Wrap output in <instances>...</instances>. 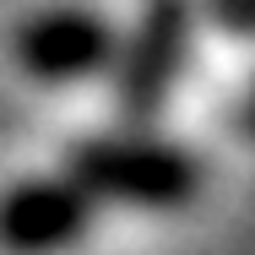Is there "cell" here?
I'll use <instances>...</instances> for the list:
<instances>
[{"instance_id": "obj_1", "label": "cell", "mask_w": 255, "mask_h": 255, "mask_svg": "<svg viewBox=\"0 0 255 255\" xmlns=\"http://www.w3.org/2000/svg\"><path fill=\"white\" fill-rule=\"evenodd\" d=\"M93 201L136 206V212H179L201 196V157L147 125L93 130L65 141V168Z\"/></svg>"}, {"instance_id": "obj_2", "label": "cell", "mask_w": 255, "mask_h": 255, "mask_svg": "<svg viewBox=\"0 0 255 255\" xmlns=\"http://www.w3.org/2000/svg\"><path fill=\"white\" fill-rule=\"evenodd\" d=\"M196 22H201L196 0H141L136 22L114 38L109 93H114V114L125 125L157 120L168 98L179 93L190 54H196Z\"/></svg>"}, {"instance_id": "obj_3", "label": "cell", "mask_w": 255, "mask_h": 255, "mask_svg": "<svg viewBox=\"0 0 255 255\" xmlns=\"http://www.w3.org/2000/svg\"><path fill=\"white\" fill-rule=\"evenodd\" d=\"M114 22L93 5H44L33 16L16 22L11 33V60L22 76L44 82V87H71L103 76L114 60Z\"/></svg>"}, {"instance_id": "obj_4", "label": "cell", "mask_w": 255, "mask_h": 255, "mask_svg": "<svg viewBox=\"0 0 255 255\" xmlns=\"http://www.w3.org/2000/svg\"><path fill=\"white\" fill-rule=\"evenodd\" d=\"M98 201L71 174H22L0 190V255H60L93 234Z\"/></svg>"}, {"instance_id": "obj_5", "label": "cell", "mask_w": 255, "mask_h": 255, "mask_svg": "<svg viewBox=\"0 0 255 255\" xmlns=\"http://www.w3.org/2000/svg\"><path fill=\"white\" fill-rule=\"evenodd\" d=\"M250 11H255V0H206V16L223 27V33H250Z\"/></svg>"}]
</instances>
